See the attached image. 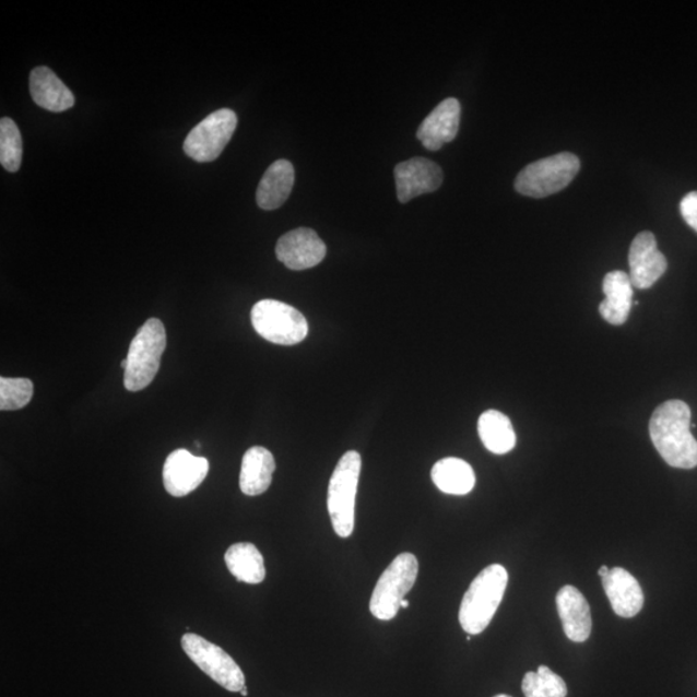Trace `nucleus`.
Segmentation results:
<instances>
[{"label":"nucleus","mask_w":697,"mask_h":697,"mask_svg":"<svg viewBox=\"0 0 697 697\" xmlns=\"http://www.w3.org/2000/svg\"><path fill=\"white\" fill-rule=\"evenodd\" d=\"M681 213L685 222L697 233V191H692L682 199Z\"/></svg>","instance_id":"obj_27"},{"label":"nucleus","mask_w":697,"mask_h":697,"mask_svg":"<svg viewBox=\"0 0 697 697\" xmlns=\"http://www.w3.org/2000/svg\"><path fill=\"white\" fill-rule=\"evenodd\" d=\"M397 197L401 203H407L418 196L433 193L444 182L442 169L426 158H412L397 165Z\"/></svg>","instance_id":"obj_13"},{"label":"nucleus","mask_w":697,"mask_h":697,"mask_svg":"<svg viewBox=\"0 0 697 697\" xmlns=\"http://www.w3.org/2000/svg\"><path fill=\"white\" fill-rule=\"evenodd\" d=\"M251 321L256 332L273 344L296 345L309 333L307 318L282 302H259L252 308Z\"/></svg>","instance_id":"obj_7"},{"label":"nucleus","mask_w":697,"mask_h":697,"mask_svg":"<svg viewBox=\"0 0 697 697\" xmlns=\"http://www.w3.org/2000/svg\"><path fill=\"white\" fill-rule=\"evenodd\" d=\"M34 383L28 379L0 377V410L16 411L32 401Z\"/></svg>","instance_id":"obj_25"},{"label":"nucleus","mask_w":697,"mask_h":697,"mask_svg":"<svg viewBox=\"0 0 697 697\" xmlns=\"http://www.w3.org/2000/svg\"><path fill=\"white\" fill-rule=\"evenodd\" d=\"M181 646L199 670L227 692L240 693L246 687L244 671L222 647L194 633H187L181 639Z\"/></svg>","instance_id":"obj_8"},{"label":"nucleus","mask_w":697,"mask_h":697,"mask_svg":"<svg viewBox=\"0 0 697 697\" xmlns=\"http://www.w3.org/2000/svg\"><path fill=\"white\" fill-rule=\"evenodd\" d=\"M276 258L291 270H305L321 264L327 247L309 227H298L282 236L275 247Z\"/></svg>","instance_id":"obj_10"},{"label":"nucleus","mask_w":697,"mask_h":697,"mask_svg":"<svg viewBox=\"0 0 697 697\" xmlns=\"http://www.w3.org/2000/svg\"><path fill=\"white\" fill-rule=\"evenodd\" d=\"M629 279L633 287L647 290L653 286L668 269L665 256L659 251L657 238L650 232L639 233L629 250Z\"/></svg>","instance_id":"obj_11"},{"label":"nucleus","mask_w":697,"mask_h":697,"mask_svg":"<svg viewBox=\"0 0 697 697\" xmlns=\"http://www.w3.org/2000/svg\"><path fill=\"white\" fill-rule=\"evenodd\" d=\"M604 300L600 305V312L604 321L614 326H622L628 321L631 309L633 284L629 274L615 270L604 276Z\"/></svg>","instance_id":"obj_18"},{"label":"nucleus","mask_w":697,"mask_h":697,"mask_svg":"<svg viewBox=\"0 0 697 697\" xmlns=\"http://www.w3.org/2000/svg\"><path fill=\"white\" fill-rule=\"evenodd\" d=\"M23 138L11 118L0 120V163L9 173H17L23 162Z\"/></svg>","instance_id":"obj_24"},{"label":"nucleus","mask_w":697,"mask_h":697,"mask_svg":"<svg viewBox=\"0 0 697 697\" xmlns=\"http://www.w3.org/2000/svg\"><path fill=\"white\" fill-rule=\"evenodd\" d=\"M295 184L293 163L280 160L267 169L260 181L256 202L265 211L280 209L287 201Z\"/></svg>","instance_id":"obj_20"},{"label":"nucleus","mask_w":697,"mask_h":697,"mask_svg":"<svg viewBox=\"0 0 697 697\" xmlns=\"http://www.w3.org/2000/svg\"><path fill=\"white\" fill-rule=\"evenodd\" d=\"M418 575V562L414 554L402 553L389 565L377 581L369 611L382 622L393 621L405 594L414 588Z\"/></svg>","instance_id":"obj_6"},{"label":"nucleus","mask_w":697,"mask_h":697,"mask_svg":"<svg viewBox=\"0 0 697 697\" xmlns=\"http://www.w3.org/2000/svg\"><path fill=\"white\" fill-rule=\"evenodd\" d=\"M225 564L234 578L246 584H260L265 580L264 557L253 544L232 545L225 553Z\"/></svg>","instance_id":"obj_21"},{"label":"nucleus","mask_w":697,"mask_h":697,"mask_svg":"<svg viewBox=\"0 0 697 697\" xmlns=\"http://www.w3.org/2000/svg\"><path fill=\"white\" fill-rule=\"evenodd\" d=\"M432 480L434 485L448 495H466L475 486L473 468L457 458L439 460L432 469Z\"/></svg>","instance_id":"obj_22"},{"label":"nucleus","mask_w":697,"mask_h":697,"mask_svg":"<svg viewBox=\"0 0 697 697\" xmlns=\"http://www.w3.org/2000/svg\"><path fill=\"white\" fill-rule=\"evenodd\" d=\"M650 436L660 457L678 469L697 466V440L692 433V410L682 401H668L653 412Z\"/></svg>","instance_id":"obj_1"},{"label":"nucleus","mask_w":697,"mask_h":697,"mask_svg":"<svg viewBox=\"0 0 697 697\" xmlns=\"http://www.w3.org/2000/svg\"><path fill=\"white\" fill-rule=\"evenodd\" d=\"M237 125V114L231 109L210 114L189 132L184 142V152L199 163L216 161L229 144Z\"/></svg>","instance_id":"obj_9"},{"label":"nucleus","mask_w":697,"mask_h":697,"mask_svg":"<svg viewBox=\"0 0 697 697\" xmlns=\"http://www.w3.org/2000/svg\"><path fill=\"white\" fill-rule=\"evenodd\" d=\"M557 609L565 635L572 642H586L592 633V614L578 588L566 586L557 594Z\"/></svg>","instance_id":"obj_16"},{"label":"nucleus","mask_w":697,"mask_h":697,"mask_svg":"<svg viewBox=\"0 0 697 697\" xmlns=\"http://www.w3.org/2000/svg\"><path fill=\"white\" fill-rule=\"evenodd\" d=\"M209 471L208 459L197 458L187 450H176L165 462L163 483L170 496H187L202 485Z\"/></svg>","instance_id":"obj_12"},{"label":"nucleus","mask_w":697,"mask_h":697,"mask_svg":"<svg viewBox=\"0 0 697 697\" xmlns=\"http://www.w3.org/2000/svg\"><path fill=\"white\" fill-rule=\"evenodd\" d=\"M602 586L617 616L630 618L641 613L645 603L642 588L627 570L613 568L602 578Z\"/></svg>","instance_id":"obj_15"},{"label":"nucleus","mask_w":697,"mask_h":697,"mask_svg":"<svg viewBox=\"0 0 697 697\" xmlns=\"http://www.w3.org/2000/svg\"><path fill=\"white\" fill-rule=\"evenodd\" d=\"M167 345L165 326L160 319L151 318L133 338L127 355L125 387L140 391L151 386L160 371L163 352Z\"/></svg>","instance_id":"obj_3"},{"label":"nucleus","mask_w":697,"mask_h":697,"mask_svg":"<svg viewBox=\"0 0 697 697\" xmlns=\"http://www.w3.org/2000/svg\"><path fill=\"white\" fill-rule=\"evenodd\" d=\"M580 170V160L571 153H560L531 163L517 176L519 194L545 198L558 193L571 184Z\"/></svg>","instance_id":"obj_5"},{"label":"nucleus","mask_w":697,"mask_h":697,"mask_svg":"<svg viewBox=\"0 0 697 697\" xmlns=\"http://www.w3.org/2000/svg\"><path fill=\"white\" fill-rule=\"evenodd\" d=\"M508 571L501 565H491L473 580L462 599L459 622L469 636L481 635L499 609L508 586Z\"/></svg>","instance_id":"obj_2"},{"label":"nucleus","mask_w":697,"mask_h":697,"mask_svg":"<svg viewBox=\"0 0 697 697\" xmlns=\"http://www.w3.org/2000/svg\"><path fill=\"white\" fill-rule=\"evenodd\" d=\"M495 697H511V696L501 694V695H497Z\"/></svg>","instance_id":"obj_33"},{"label":"nucleus","mask_w":697,"mask_h":697,"mask_svg":"<svg viewBox=\"0 0 697 697\" xmlns=\"http://www.w3.org/2000/svg\"><path fill=\"white\" fill-rule=\"evenodd\" d=\"M537 675L540 684H542L545 693L550 697H566L567 686L565 681L559 677L558 674L552 672L550 668L542 665L539 666Z\"/></svg>","instance_id":"obj_26"},{"label":"nucleus","mask_w":697,"mask_h":697,"mask_svg":"<svg viewBox=\"0 0 697 697\" xmlns=\"http://www.w3.org/2000/svg\"><path fill=\"white\" fill-rule=\"evenodd\" d=\"M275 472V460L272 452L264 447H252L241 460L239 486L247 496H259L267 493L272 485Z\"/></svg>","instance_id":"obj_19"},{"label":"nucleus","mask_w":697,"mask_h":697,"mask_svg":"<svg viewBox=\"0 0 697 697\" xmlns=\"http://www.w3.org/2000/svg\"><path fill=\"white\" fill-rule=\"evenodd\" d=\"M461 105L457 98H446L420 125L417 139L428 151L437 152L458 137Z\"/></svg>","instance_id":"obj_14"},{"label":"nucleus","mask_w":697,"mask_h":697,"mask_svg":"<svg viewBox=\"0 0 697 697\" xmlns=\"http://www.w3.org/2000/svg\"><path fill=\"white\" fill-rule=\"evenodd\" d=\"M410 606V602L407 600H403L401 603L402 609H407Z\"/></svg>","instance_id":"obj_30"},{"label":"nucleus","mask_w":697,"mask_h":697,"mask_svg":"<svg viewBox=\"0 0 697 697\" xmlns=\"http://www.w3.org/2000/svg\"><path fill=\"white\" fill-rule=\"evenodd\" d=\"M522 692L525 697H550L545 693L542 684H540L539 675L536 672H529L524 675L522 682Z\"/></svg>","instance_id":"obj_28"},{"label":"nucleus","mask_w":697,"mask_h":697,"mask_svg":"<svg viewBox=\"0 0 697 697\" xmlns=\"http://www.w3.org/2000/svg\"><path fill=\"white\" fill-rule=\"evenodd\" d=\"M122 368H125V369L127 368V359H125V361L122 362Z\"/></svg>","instance_id":"obj_32"},{"label":"nucleus","mask_w":697,"mask_h":697,"mask_svg":"<svg viewBox=\"0 0 697 697\" xmlns=\"http://www.w3.org/2000/svg\"><path fill=\"white\" fill-rule=\"evenodd\" d=\"M479 434L487 450L496 454L510 452L517 444L516 432L509 417L496 410H488L481 415Z\"/></svg>","instance_id":"obj_23"},{"label":"nucleus","mask_w":697,"mask_h":697,"mask_svg":"<svg viewBox=\"0 0 697 697\" xmlns=\"http://www.w3.org/2000/svg\"><path fill=\"white\" fill-rule=\"evenodd\" d=\"M240 695H241V696H245V697H246V696H248L247 687H245L244 689H241Z\"/></svg>","instance_id":"obj_31"},{"label":"nucleus","mask_w":697,"mask_h":697,"mask_svg":"<svg viewBox=\"0 0 697 697\" xmlns=\"http://www.w3.org/2000/svg\"><path fill=\"white\" fill-rule=\"evenodd\" d=\"M610 571H611V568H609L607 566H601L599 570V575L601 576V578H604V576H606Z\"/></svg>","instance_id":"obj_29"},{"label":"nucleus","mask_w":697,"mask_h":697,"mask_svg":"<svg viewBox=\"0 0 697 697\" xmlns=\"http://www.w3.org/2000/svg\"><path fill=\"white\" fill-rule=\"evenodd\" d=\"M362 458L357 451H347L333 471L329 486V513L333 531L349 537L355 524V497L359 483Z\"/></svg>","instance_id":"obj_4"},{"label":"nucleus","mask_w":697,"mask_h":697,"mask_svg":"<svg viewBox=\"0 0 697 697\" xmlns=\"http://www.w3.org/2000/svg\"><path fill=\"white\" fill-rule=\"evenodd\" d=\"M28 87L33 102L48 111H66L75 104L73 92L47 67H38L32 71Z\"/></svg>","instance_id":"obj_17"}]
</instances>
